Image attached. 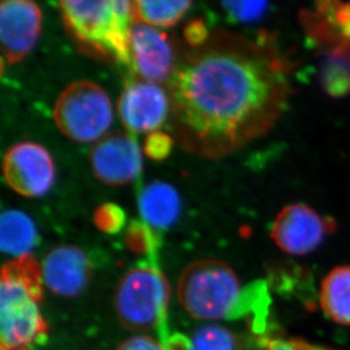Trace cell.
<instances>
[{"instance_id":"obj_11","label":"cell","mask_w":350,"mask_h":350,"mask_svg":"<svg viewBox=\"0 0 350 350\" xmlns=\"http://www.w3.org/2000/svg\"><path fill=\"white\" fill-rule=\"evenodd\" d=\"M91 168L96 178L109 185L133 182L142 170V151L132 136L113 133L91 150Z\"/></svg>"},{"instance_id":"obj_8","label":"cell","mask_w":350,"mask_h":350,"mask_svg":"<svg viewBox=\"0 0 350 350\" xmlns=\"http://www.w3.org/2000/svg\"><path fill=\"white\" fill-rule=\"evenodd\" d=\"M3 178L10 189L25 198L46 194L55 180V163L42 146L21 142L7 150L3 160Z\"/></svg>"},{"instance_id":"obj_3","label":"cell","mask_w":350,"mask_h":350,"mask_svg":"<svg viewBox=\"0 0 350 350\" xmlns=\"http://www.w3.org/2000/svg\"><path fill=\"white\" fill-rule=\"evenodd\" d=\"M58 6L65 27L79 44L131 68L132 1L62 0Z\"/></svg>"},{"instance_id":"obj_15","label":"cell","mask_w":350,"mask_h":350,"mask_svg":"<svg viewBox=\"0 0 350 350\" xmlns=\"http://www.w3.org/2000/svg\"><path fill=\"white\" fill-rule=\"evenodd\" d=\"M38 243L37 227L29 215L6 210L0 217V247L14 258L31 254Z\"/></svg>"},{"instance_id":"obj_23","label":"cell","mask_w":350,"mask_h":350,"mask_svg":"<svg viewBox=\"0 0 350 350\" xmlns=\"http://www.w3.org/2000/svg\"><path fill=\"white\" fill-rule=\"evenodd\" d=\"M265 350H332L330 348L308 344L301 339H274Z\"/></svg>"},{"instance_id":"obj_10","label":"cell","mask_w":350,"mask_h":350,"mask_svg":"<svg viewBox=\"0 0 350 350\" xmlns=\"http://www.w3.org/2000/svg\"><path fill=\"white\" fill-rule=\"evenodd\" d=\"M42 14L30 0H3L0 3V41L7 64L20 63L33 49L41 30Z\"/></svg>"},{"instance_id":"obj_18","label":"cell","mask_w":350,"mask_h":350,"mask_svg":"<svg viewBox=\"0 0 350 350\" xmlns=\"http://www.w3.org/2000/svg\"><path fill=\"white\" fill-rule=\"evenodd\" d=\"M321 84L334 98L350 93V44H338L327 53L321 68Z\"/></svg>"},{"instance_id":"obj_4","label":"cell","mask_w":350,"mask_h":350,"mask_svg":"<svg viewBox=\"0 0 350 350\" xmlns=\"http://www.w3.org/2000/svg\"><path fill=\"white\" fill-rule=\"evenodd\" d=\"M244 289L229 265L204 258L183 271L177 297L184 310L198 320L234 319Z\"/></svg>"},{"instance_id":"obj_6","label":"cell","mask_w":350,"mask_h":350,"mask_svg":"<svg viewBox=\"0 0 350 350\" xmlns=\"http://www.w3.org/2000/svg\"><path fill=\"white\" fill-rule=\"evenodd\" d=\"M57 127L79 143L98 142L113 122V105L106 91L91 81H75L62 91L53 110Z\"/></svg>"},{"instance_id":"obj_1","label":"cell","mask_w":350,"mask_h":350,"mask_svg":"<svg viewBox=\"0 0 350 350\" xmlns=\"http://www.w3.org/2000/svg\"><path fill=\"white\" fill-rule=\"evenodd\" d=\"M293 63L273 38L217 31L168 79L169 124L184 151L220 159L265 135L287 106Z\"/></svg>"},{"instance_id":"obj_20","label":"cell","mask_w":350,"mask_h":350,"mask_svg":"<svg viewBox=\"0 0 350 350\" xmlns=\"http://www.w3.org/2000/svg\"><path fill=\"white\" fill-rule=\"evenodd\" d=\"M222 7L232 20L238 22H254L261 18L270 3L267 1H222Z\"/></svg>"},{"instance_id":"obj_22","label":"cell","mask_w":350,"mask_h":350,"mask_svg":"<svg viewBox=\"0 0 350 350\" xmlns=\"http://www.w3.org/2000/svg\"><path fill=\"white\" fill-rule=\"evenodd\" d=\"M117 350H169L163 342L148 336H134L122 341Z\"/></svg>"},{"instance_id":"obj_5","label":"cell","mask_w":350,"mask_h":350,"mask_svg":"<svg viewBox=\"0 0 350 350\" xmlns=\"http://www.w3.org/2000/svg\"><path fill=\"white\" fill-rule=\"evenodd\" d=\"M170 299L168 280L154 265L129 270L115 293V308L120 323L132 331L159 330L168 340L167 312Z\"/></svg>"},{"instance_id":"obj_2","label":"cell","mask_w":350,"mask_h":350,"mask_svg":"<svg viewBox=\"0 0 350 350\" xmlns=\"http://www.w3.org/2000/svg\"><path fill=\"white\" fill-rule=\"evenodd\" d=\"M42 269L32 255L7 262L0 280V350H34L48 337L40 310Z\"/></svg>"},{"instance_id":"obj_12","label":"cell","mask_w":350,"mask_h":350,"mask_svg":"<svg viewBox=\"0 0 350 350\" xmlns=\"http://www.w3.org/2000/svg\"><path fill=\"white\" fill-rule=\"evenodd\" d=\"M131 70L150 82L168 81L175 70V55L167 34L136 22L129 34Z\"/></svg>"},{"instance_id":"obj_17","label":"cell","mask_w":350,"mask_h":350,"mask_svg":"<svg viewBox=\"0 0 350 350\" xmlns=\"http://www.w3.org/2000/svg\"><path fill=\"white\" fill-rule=\"evenodd\" d=\"M132 5L136 22L153 27H170L178 23L192 3L187 0H136Z\"/></svg>"},{"instance_id":"obj_14","label":"cell","mask_w":350,"mask_h":350,"mask_svg":"<svg viewBox=\"0 0 350 350\" xmlns=\"http://www.w3.org/2000/svg\"><path fill=\"white\" fill-rule=\"evenodd\" d=\"M139 211L148 227L167 229L172 227L180 213V198L170 184L152 182L139 195Z\"/></svg>"},{"instance_id":"obj_9","label":"cell","mask_w":350,"mask_h":350,"mask_svg":"<svg viewBox=\"0 0 350 350\" xmlns=\"http://www.w3.org/2000/svg\"><path fill=\"white\" fill-rule=\"evenodd\" d=\"M119 118L133 133L154 132L170 115L169 96L157 83H129L117 103Z\"/></svg>"},{"instance_id":"obj_7","label":"cell","mask_w":350,"mask_h":350,"mask_svg":"<svg viewBox=\"0 0 350 350\" xmlns=\"http://www.w3.org/2000/svg\"><path fill=\"white\" fill-rule=\"evenodd\" d=\"M337 224L301 203L287 205L278 213L271 237L278 247L291 255H306L320 247L334 234Z\"/></svg>"},{"instance_id":"obj_13","label":"cell","mask_w":350,"mask_h":350,"mask_svg":"<svg viewBox=\"0 0 350 350\" xmlns=\"http://www.w3.org/2000/svg\"><path fill=\"white\" fill-rule=\"evenodd\" d=\"M43 282L55 294L75 297L89 284L92 265L88 255L74 245L55 247L43 258Z\"/></svg>"},{"instance_id":"obj_19","label":"cell","mask_w":350,"mask_h":350,"mask_svg":"<svg viewBox=\"0 0 350 350\" xmlns=\"http://www.w3.org/2000/svg\"><path fill=\"white\" fill-rule=\"evenodd\" d=\"M182 346L184 350H238L234 334L215 324L198 327L189 339H183Z\"/></svg>"},{"instance_id":"obj_16","label":"cell","mask_w":350,"mask_h":350,"mask_svg":"<svg viewBox=\"0 0 350 350\" xmlns=\"http://www.w3.org/2000/svg\"><path fill=\"white\" fill-rule=\"evenodd\" d=\"M321 308L331 320L350 325V265L331 270L321 286Z\"/></svg>"},{"instance_id":"obj_21","label":"cell","mask_w":350,"mask_h":350,"mask_svg":"<svg viewBox=\"0 0 350 350\" xmlns=\"http://www.w3.org/2000/svg\"><path fill=\"white\" fill-rule=\"evenodd\" d=\"M172 139L162 133H153L146 141V153L152 158H163L172 148Z\"/></svg>"}]
</instances>
